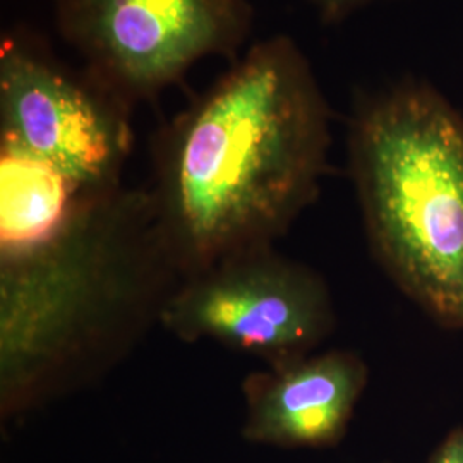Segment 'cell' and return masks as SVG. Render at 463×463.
Segmentation results:
<instances>
[{
  "label": "cell",
  "instance_id": "cell-7",
  "mask_svg": "<svg viewBox=\"0 0 463 463\" xmlns=\"http://www.w3.org/2000/svg\"><path fill=\"white\" fill-rule=\"evenodd\" d=\"M367 381L364 359L340 348L266 365L242 381V436L266 447H333L344 438Z\"/></svg>",
  "mask_w": 463,
  "mask_h": 463
},
{
  "label": "cell",
  "instance_id": "cell-6",
  "mask_svg": "<svg viewBox=\"0 0 463 463\" xmlns=\"http://www.w3.org/2000/svg\"><path fill=\"white\" fill-rule=\"evenodd\" d=\"M133 110L86 69L74 71L23 34L0 47L2 146L55 168L80 193L120 185Z\"/></svg>",
  "mask_w": 463,
  "mask_h": 463
},
{
  "label": "cell",
  "instance_id": "cell-2",
  "mask_svg": "<svg viewBox=\"0 0 463 463\" xmlns=\"http://www.w3.org/2000/svg\"><path fill=\"white\" fill-rule=\"evenodd\" d=\"M184 280L146 189L81 193L38 246L0 254V415L93 386L160 325Z\"/></svg>",
  "mask_w": 463,
  "mask_h": 463
},
{
  "label": "cell",
  "instance_id": "cell-8",
  "mask_svg": "<svg viewBox=\"0 0 463 463\" xmlns=\"http://www.w3.org/2000/svg\"><path fill=\"white\" fill-rule=\"evenodd\" d=\"M0 187V254L49 239L81 194L55 168L11 146H2Z\"/></svg>",
  "mask_w": 463,
  "mask_h": 463
},
{
  "label": "cell",
  "instance_id": "cell-10",
  "mask_svg": "<svg viewBox=\"0 0 463 463\" xmlns=\"http://www.w3.org/2000/svg\"><path fill=\"white\" fill-rule=\"evenodd\" d=\"M430 463H463V430H455L430 457Z\"/></svg>",
  "mask_w": 463,
  "mask_h": 463
},
{
  "label": "cell",
  "instance_id": "cell-3",
  "mask_svg": "<svg viewBox=\"0 0 463 463\" xmlns=\"http://www.w3.org/2000/svg\"><path fill=\"white\" fill-rule=\"evenodd\" d=\"M348 170L371 252L398 290L463 331V114L403 80L355 101Z\"/></svg>",
  "mask_w": 463,
  "mask_h": 463
},
{
  "label": "cell",
  "instance_id": "cell-4",
  "mask_svg": "<svg viewBox=\"0 0 463 463\" xmlns=\"http://www.w3.org/2000/svg\"><path fill=\"white\" fill-rule=\"evenodd\" d=\"M335 325L325 279L275 246L233 252L185 277L160 319L183 342L210 340L266 365L315 354Z\"/></svg>",
  "mask_w": 463,
  "mask_h": 463
},
{
  "label": "cell",
  "instance_id": "cell-5",
  "mask_svg": "<svg viewBox=\"0 0 463 463\" xmlns=\"http://www.w3.org/2000/svg\"><path fill=\"white\" fill-rule=\"evenodd\" d=\"M252 19L250 0H55L59 33L131 109L206 57L235 61Z\"/></svg>",
  "mask_w": 463,
  "mask_h": 463
},
{
  "label": "cell",
  "instance_id": "cell-9",
  "mask_svg": "<svg viewBox=\"0 0 463 463\" xmlns=\"http://www.w3.org/2000/svg\"><path fill=\"white\" fill-rule=\"evenodd\" d=\"M307 2L315 7L317 16L323 23L333 24V23L344 21L345 17L376 0H307Z\"/></svg>",
  "mask_w": 463,
  "mask_h": 463
},
{
  "label": "cell",
  "instance_id": "cell-1",
  "mask_svg": "<svg viewBox=\"0 0 463 463\" xmlns=\"http://www.w3.org/2000/svg\"><path fill=\"white\" fill-rule=\"evenodd\" d=\"M330 146V103L290 36L235 59L153 139L146 191L184 279L275 246L317 198Z\"/></svg>",
  "mask_w": 463,
  "mask_h": 463
}]
</instances>
